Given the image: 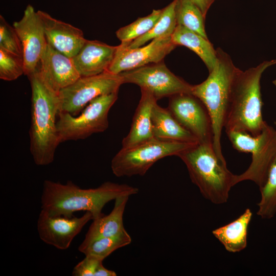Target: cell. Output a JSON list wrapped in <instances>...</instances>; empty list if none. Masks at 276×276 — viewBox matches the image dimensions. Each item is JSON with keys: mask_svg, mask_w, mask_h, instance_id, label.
Returning <instances> with one entry per match:
<instances>
[{"mask_svg": "<svg viewBox=\"0 0 276 276\" xmlns=\"http://www.w3.org/2000/svg\"><path fill=\"white\" fill-rule=\"evenodd\" d=\"M138 188L110 181L96 188L82 189L71 181L66 183L45 180L41 197V209L53 216H74V212H90L93 219L103 215L102 209L108 202L122 196L138 193Z\"/></svg>", "mask_w": 276, "mask_h": 276, "instance_id": "6da1fadb", "label": "cell"}, {"mask_svg": "<svg viewBox=\"0 0 276 276\" xmlns=\"http://www.w3.org/2000/svg\"><path fill=\"white\" fill-rule=\"evenodd\" d=\"M28 77L31 87L30 151L35 164L46 166L53 162L61 143L57 128L59 93L48 86L36 71Z\"/></svg>", "mask_w": 276, "mask_h": 276, "instance_id": "7a4b0ae2", "label": "cell"}, {"mask_svg": "<svg viewBox=\"0 0 276 276\" xmlns=\"http://www.w3.org/2000/svg\"><path fill=\"white\" fill-rule=\"evenodd\" d=\"M276 64L264 61L245 71L238 70L233 82L224 128L225 131L246 132L256 136L267 123L262 117L260 80L263 72Z\"/></svg>", "mask_w": 276, "mask_h": 276, "instance_id": "3957f363", "label": "cell"}, {"mask_svg": "<svg viewBox=\"0 0 276 276\" xmlns=\"http://www.w3.org/2000/svg\"><path fill=\"white\" fill-rule=\"evenodd\" d=\"M217 61L208 78L192 86L191 94L204 105L210 115L213 127V146L220 160L226 163L222 153L221 138L224 128L232 86L239 68L229 55L217 48Z\"/></svg>", "mask_w": 276, "mask_h": 276, "instance_id": "277c9868", "label": "cell"}, {"mask_svg": "<svg viewBox=\"0 0 276 276\" xmlns=\"http://www.w3.org/2000/svg\"><path fill=\"white\" fill-rule=\"evenodd\" d=\"M185 163L192 182L206 199L215 204L227 201L234 176L220 160L212 143H198L177 156Z\"/></svg>", "mask_w": 276, "mask_h": 276, "instance_id": "5b68a950", "label": "cell"}, {"mask_svg": "<svg viewBox=\"0 0 276 276\" xmlns=\"http://www.w3.org/2000/svg\"><path fill=\"white\" fill-rule=\"evenodd\" d=\"M226 134L235 149L251 154L249 167L241 174L235 175L234 185L250 180L260 188L264 184L269 167L276 155V130L266 123L256 136L238 131H229Z\"/></svg>", "mask_w": 276, "mask_h": 276, "instance_id": "8992f818", "label": "cell"}, {"mask_svg": "<svg viewBox=\"0 0 276 276\" xmlns=\"http://www.w3.org/2000/svg\"><path fill=\"white\" fill-rule=\"evenodd\" d=\"M196 144L161 141L153 137L129 148H122L112 158L111 169L117 177L143 176L158 160L167 156H177Z\"/></svg>", "mask_w": 276, "mask_h": 276, "instance_id": "52a82bcc", "label": "cell"}, {"mask_svg": "<svg viewBox=\"0 0 276 276\" xmlns=\"http://www.w3.org/2000/svg\"><path fill=\"white\" fill-rule=\"evenodd\" d=\"M118 93L97 97L75 116L59 112L57 128L60 143L85 139L105 131L109 126L108 113L118 99Z\"/></svg>", "mask_w": 276, "mask_h": 276, "instance_id": "ba28073f", "label": "cell"}, {"mask_svg": "<svg viewBox=\"0 0 276 276\" xmlns=\"http://www.w3.org/2000/svg\"><path fill=\"white\" fill-rule=\"evenodd\" d=\"M123 84L120 74L107 71L96 75L80 77L59 92V112L77 116L97 97L118 92Z\"/></svg>", "mask_w": 276, "mask_h": 276, "instance_id": "9c48e42d", "label": "cell"}, {"mask_svg": "<svg viewBox=\"0 0 276 276\" xmlns=\"http://www.w3.org/2000/svg\"><path fill=\"white\" fill-rule=\"evenodd\" d=\"M124 83H132L152 94L157 100L191 93L192 86L171 72L163 61L119 74Z\"/></svg>", "mask_w": 276, "mask_h": 276, "instance_id": "30bf717a", "label": "cell"}, {"mask_svg": "<svg viewBox=\"0 0 276 276\" xmlns=\"http://www.w3.org/2000/svg\"><path fill=\"white\" fill-rule=\"evenodd\" d=\"M168 109L199 143L213 144L211 118L199 99L191 93L177 94L169 98Z\"/></svg>", "mask_w": 276, "mask_h": 276, "instance_id": "8fae6325", "label": "cell"}, {"mask_svg": "<svg viewBox=\"0 0 276 276\" xmlns=\"http://www.w3.org/2000/svg\"><path fill=\"white\" fill-rule=\"evenodd\" d=\"M13 27L21 44L24 75L28 77L36 71L48 44L44 28L37 11L30 5Z\"/></svg>", "mask_w": 276, "mask_h": 276, "instance_id": "7c38bea8", "label": "cell"}, {"mask_svg": "<svg viewBox=\"0 0 276 276\" xmlns=\"http://www.w3.org/2000/svg\"><path fill=\"white\" fill-rule=\"evenodd\" d=\"M177 46L171 36L155 38L145 46L129 48L121 43L107 72L119 74L123 72L163 61Z\"/></svg>", "mask_w": 276, "mask_h": 276, "instance_id": "4fadbf2b", "label": "cell"}, {"mask_svg": "<svg viewBox=\"0 0 276 276\" xmlns=\"http://www.w3.org/2000/svg\"><path fill=\"white\" fill-rule=\"evenodd\" d=\"M91 220H93V216L87 211L81 217L68 218L51 216L41 209L37 221V231L40 239L44 243L65 250Z\"/></svg>", "mask_w": 276, "mask_h": 276, "instance_id": "5bb4252c", "label": "cell"}, {"mask_svg": "<svg viewBox=\"0 0 276 276\" xmlns=\"http://www.w3.org/2000/svg\"><path fill=\"white\" fill-rule=\"evenodd\" d=\"M36 71L48 86L58 93L81 77L72 58L48 44Z\"/></svg>", "mask_w": 276, "mask_h": 276, "instance_id": "9a60e30c", "label": "cell"}, {"mask_svg": "<svg viewBox=\"0 0 276 276\" xmlns=\"http://www.w3.org/2000/svg\"><path fill=\"white\" fill-rule=\"evenodd\" d=\"M48 44L62 54L73 58L86 39L82 31L71 24L53 18L48 13L38 10Z\"/></svg>", "mask_w": 276, "mask_h": 276, "instance_id": "2e32d148", "label": "cell"}, {"mask_svg": "<svg viewBox=\"0 0 276 276\" xmlns=\"http://www.w3.org/2000/svg\"><path fill=\"white\" fill-rule=\"evenodd\" d=\"M117 48L98 40L86 39L72 59L81 77L96 75L107 71Z\"/></svg>", "mask_w": 276, "mask_h": 276, "instance_id": "e0dca14e", "label": "cell"}, {"mask_svg": "<svg viewBox=\"0 0 276 276\" xmlns=\"http://www.w3.org/2000/svg\"><path fill=\"white\" fill-rule=\"evenodd\" d=\"M141 96L133 117L129 132L122 141V148H129L153 138L152 110L157 100L149 91L141 89Z\"/></svg>", "mask_w": 276, "mask_h": 276, "instance_id": "ac0fdd59", "label": "cell"}, {"mask_svg": "<svg viewBox=\"0 0 276 276\" xmlns=\"http://www.w3.org/2000/svg\"><path fill=\"white\" fill-rule=\"evenodd\" d=\"M153 137L165 141L183 143H199L197 138L185 128L174 117L168 108L156 103L152 110Z\"/></svg>", "mask_w": 276, "mask_h": 276, "instance_id": "d6986e66", "label": "cell"}, {"mask_svg": "<svg viewBox=\"0 0 276 276\" xmlns=\"http://www.w3.org/2000/svg\"><path fill=\"white\" fill-rule=\"evenodd\" d=\"M252 217L249 208L232 222L214 229V236L228 252L235 253L247 246V231Z\"/></svg>", "mask_w": 276, "mask_h": 276, "instance_id": "ffe728a7", "label": "cell"}, {"mask_svg": "<svg viewBox=\"0 0 276 276\" xmlns=\"http://www.w3.org/2000/svg\"><path fill=\"white\" fill-rule=\"evenodd\" d=\"M129 197L122 196L117 198L113 208L108 215H103L93 219L84 240L113 236L126 231L123 224V215Z\"/></svg>", "mask_w": 276, "mask_h": 276, "instance_id": "44dd1931", "label": "cell"}, {"mask_svg": "<svg viewBox=\"0 0 276 276\" xmlns=\"http://www.w3.org/2000/svg\"><path fill=\"white\" fill-rule=\"evenodd\" d=\"M171 39L176 46H185L195 53L205 64L209 73L212 71L217 61V51L208 38L177 25Z\"/></svg>", "mask_w": 276, "mask_h": 276, "instance_id": "7402d4cb", "label": "cell"}, {"mask_svg": "<svg viewBox=\"0 0 276 276\" xmlns=\"http://www.w3.org/2000/svg\"><path fill=\"white\" fill-rule=\"evenodd\" d=\"M131 238L126 231L115 236L83 240L78 250L85 256H91L103 261L114 251L129 245Z\"/></svg>", "mask_w": 276, "mask_h": 276, "instance_id": "603a6c76", "label": "cell"}, {"mask_svg": "<svg viewBox=\"0 0 276 276\" xmlns=\"http://www.w3.org/2000/svg\"><path fill=\"white\" fill-rule=\"evenodd\" d=\"M177 0H173L162 9V15L153 27L147 33L128 43H122L128 48L143 46L149 40L164 36H172L177 26L176 6Z\"/></svg>", "mask_w": 276, "mask_h": 276, "instance_id": "cb8c5ba5", "label": "cell"}, {"mask_svg": "<svg viewBox=\"0 0 276 276\" xmlns=\"http://www.w3.org/2000/svg\"><path fill=\"white\" fill-rule=\"evenodd\" d=\"M261 198L257 205V214L269 219L276 214V155L268 171L266 179L260 188Z\"/></svg>", "mask_w": 276, "mask_h": 276, "instance_id": "d4e9b609", "label": "cell"}, {"mask_svg": "<svg viewBox=\"0 0 276 276\" xmlns=\"http://www.w3.org/2000/svg\"><path fill=\"white\" fill-rule=\"evenodd\" d=\"M176 16L177 25L182 26L208 38L204 26L205 17L191 0H177Z\"/></svg>", "mask_w": 276, "mask_h": 276, "instance_id": "484cf974", "label": "cell"}, {"mask_svg": "<svg viewBox=\"0 0 276 276\" xmlns=\"http://www.w3.org/2000/svg\"><path fill=\"white\" fill-rule=\"evenodd\" d=\"M162 9L153 10L148 15L138 18L130 24L120 28L116 32L121 43H128L149 31L159 19Z\"/></svg>", "mask_w": 276, "mask_h": 276, "instance_id": "4316f807", "label": "cell"}, {"mask_svg": "<svg viewBox=\"0 0 276 276\" xmlns=\"http://www.w3.org/2000/svg\"><path fill=\"white\" fill-rule=\"evenodd\" d=\"M24 72L22 57L0 47V78L7 81H13Z\"/></svg>", "mask_w": 276, "mask_h": 276, "instance_id": "83f0119b", "label": "cell"}, {"mask_svg": "<svg viewBox=\"0 0 276 276\" xmlns=\"http://www.w3.org/2000/svg\"><path fill=\"white\" fill-rule=\"evenodd\" d=\"M0 47L22 57L21 44L15 29L2 15H0Z\"/></svg>", "mask_w": 276, "mask_h": 276, "instance_id": "f1b7e54d", "label": "cell"}, {"mask_svg": "<svg viewBox=\"0 0 276 276\" xmlns=\"http://www.w3.org/2000/svg\"><path fill=\"white\" fill-rule=\"evenodd\" d=\"M103 261L91 256H86L74 268V276H95L96 271Z\"/></svg>", "mask_w": 276, "mask_h": 276, "instance_id": "f546056e", "label": "cell"}, {"mask_svg": "<svg viewBox=\"0 0 276 276\" xmlns=\"http://www.w3.org/2000/svg\"><path fill=\"white\" fill-rule=\"evenodd\" d=\"M201 11L203 16L206 15L213 3L216 0H191Z\"/></svg>", "mask_w": 276, "mask_h": 276, "instance_id": "4dcf8cb0", "label": "cell"}, {"mask_svg": "<svg viewBox=\"0 0 276 276\" xmlns=\"http://www.w3.org/2000/svg\"><path fill=\"white\" fill-rule=\"evenodd\" d=\"M117 273L113 270L106 268L102 264V263L99 266L95 276H116Z\"/></svg>", "mask_w": 276, "mask_h": 276, "instance_id": "1f68e13d", "label": "cell"}, {"mask_svg": "<svg viewBox=\"0 0 276 276\" xmlns=\"http://www.w3.org/2000/svg\"><path fill=\"white\" fill-rule=\"evenodd\" d=\"M272 83L276 88V78L272 81Z\"/></svg>", "mask_w": 276, "mask_h": 276, "instance_id": "d6a6232c", "label": "cell"}, {"mask_svg": "<svg viewBox=\"0 0 276 276\" xmlns=\"http://www.w3.org/2000/svg\"><path fill=\"white\" fill-rule=\"evenodd\" d=\"M276 130V129H275Z\"/></svg>", "mask_w": 276, "mask_h": 276, "instance_id": "836d02e7", "label": "cell"}]
</instances>
